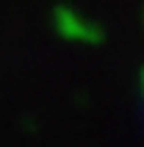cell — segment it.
<instances>
[{
    "mask_svg": "<svg viewBox=\"0 0 144 147\" xmlns=\"http://www.w3.org/2000/svg\"><path fill=\"white\" fill-rule=\"evenodd\" d=\"M58 31L64 33L67 39H83V42H92V39H100L97 36L94 28H89L78 14H72V11H58Z\"/></svg>",
    "mask_w": 144,
    "mask_h": 147,
    "instance_id": "1",
    "label": "cell"
}]
</instances>
